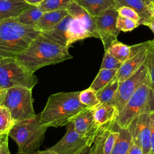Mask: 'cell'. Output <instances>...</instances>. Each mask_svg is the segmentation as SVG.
Wrapping results in <instances>:
<instances>
[{
	"instance_id": "obj_6",
	"label": "cell",
	"mask_w": 154,
	"mask_h": 154,
	"mask_svg": "<svg viewBox=\"0 0 154 154\" xmlns=\"http://www.w3.org/2000/svg\"><path fill=\"white\" fill-rule=\"evenodd\" d=\"M32 89L22 86L7 88L2 105L10 111L16 122L29 119L36 115L33 108Z\"/></svg>"
},
{
	"instance_id": "obj_12",
	"label": "cell",
	"mask_w": 154,
	"mask_h": 154,
	"mask_svg": "<svg viewBox=\"0 0 154 154\" xmlns=\"http://www.w3.org/2000/svg\"><path fill=\"white\" fill-rule=\"evenodd\" d=\"M154 48V40L146 41V45L126 60L117 70L114 78L119 82L131 76L144 63L149 53Z\"/></svg>"
},
{
	"instance_id": "obj_5",
	"label": "cell",
	"mask_w": 154,
	"mask_h": 154,
	"mask_svg": "<svg viewBox=\"0 0 154 154\" xmlns=\"http://www.w3.org/2000/svg\"><path fill=\"white\" fill-rule=\"evenodd\" d=\"M153 112L154 90L151 87L149 74L146 81L136 90L119 113L115 122L120 126L126 128L130 122L137 117L144 114H151Z\"/></svg>"
},
{
	"instance_id": "obj_41",
	"label": "cell",
	"mask_w": 154,
	"mask_h": 154,
	"mask_svg": "<svg viewBox=\"0 0 154 154\" xmlns=\"http://www.w3.org/2000/svg\"><path fill=\"white\" fill-rule=\"evenodd\" d=\"M24 1L29 5H33L38 6L40 4H41L45 0H24Z\"/></svg>"
},
{
	"instance_id": "obj_8",
	"label": "cell",
	"mask_w": 154,
	"mask_h": 154,
	"mask_svg": "<svg viewBox=\"0 0 154 154\" xmlns=\"http://www.w3.org/2000/svg\"><path fill=\"white\" fill-rule=\"evenodd\" d=\"M149 74L148 60L147 58L144 63L138 70L125 80L119 82L114 102V105L117 109L119 113L123 109L136 90L146 81Z\"/></svg>"
},
{
	"instance_id": "obj_25",
	"label": "cell",
	"mask_w": 154,
	"mask_h": 154,
	"mask_svg": "<svg viewBox=\"0 0 154 154\" xmlns=\"http://www.w3.org/2000/svg\"><path fill=\"white\" fill-rule=\"evenodd\" d=\"M117 70L116 69H100L95 79L91 83L90 88L96 92L100 90L108 84L115 76Z\"/></svg>"
},
{
	"instance_id": "obj_24",
	"label": "cell",
	"mask_w": 154,
	"mask_h": 154,
	"mask_svg": "<svg viewBox=\"0 0 154 154\" xmlns=\"http://www.w3.org/2000/svg\"><path fill=\"white\" fill-rule=\"evenodd\" d=\"M43 14V11L38 6L29 5L28 8L24 10L15 18L20 23L34 26Z\"/></svg>"
},
{
	"instance_id": "obj_32",
	"label": "cell",
	"mask_w": 154,
	"mask_h": 154,
	"mask_svg": "<svg viewBox=\"0 0 154 154\" xmlns=\"http://www.w3.org/2000/svg\"><path fill=\"white\" fill-rule=\"evenodd\" d=\"M123 63L119 61L111 54H110L108 51H105L104 56L100 69L118 70Z\"/></svg>"
},
{
	"instance_id": "obj_16",
	"label": "cell",
	"mask_w": 154,
	"mask_h": 154,
	"mask_svg": "<svg viewBox=\"0 0 154 154\" xmlns=\"http://www.w3.org/2000/svg\"><path fill=\"white\" fill-rule=\"evenodd\" d=\"M73 19V17L68 14L54 28L40 32V34L54 42L69 47L67 46V30Z\"/></svg>"
},
{
	"instance_id": "obj_3",
	"label": "cell",
	"mask_w": 154,
	"mask_h": 154,
	"mask_svg": "<svg viewBox=\"0 0 154 154\" xmlns=\"http://www.w3.org/2000/svg\"><path fill=\"white\" fill-rule=\"evenodd\" d=\"M80 91L60 92L51 94L40 112L43 123L49 127H61L86 107L79 100Z\"/></svg>"
},
{
	"instance_id": "obj_40",
	"label": "cell",
	"mask_w": 154,
	"mask_h": 154,
	"mask_svg": "<svg viewBox=\"0 0 154 154\" xmlns=\"http://www.w3.org/2000/svg\"><path fill=\"white\" fill-rule=\"evenodd\" d=\"M7 88H4L0 87V105H2L5 96L6 94Z\"/></svg>"
},
{
	"instance_id": "obj_28",
	"label": "cell",
	"mask_w": 154,
	"mask_h": 154,
	"mask_svg": "<svg viewBox=\"0 0 154 154\" xmlns=\"http://www.w3.org/2000/svg\"><path fill=\"white\" fill-rule=\"evenodd\" d=\"M14 124L9 109L0 105V135L8 134Z\"/></svg>"
},
{
	"instance_id": "obj_7",
	"label": "cell",
	"mask_w": 154,
	"mask_h": 154,
	"mask_svg": "<svg viewBox=\"0 0 154 154\" xmlns=\"http://www.w3.org/2000/svg\"><path fill=\"white\" fill-rule=\"evenodd\" d=\"M37 83L34 73L27 70L16 58H0V87L22 86L32 89Z\"/></svg>"
},
{
	"instance_id": "obj_43",
	"label": "cell",
	"mask_w": 154,
	"mask_h": 154,
	"mask_svg": "<svg viewBox=\"0 0 154 154\" xmlns=\"http://www.w3.org/2000/svg\"><path fill=\"white\" fill-rule=\"evenodd\" d=\"M145 1L149 3H154V0H145Z\"/></svg>"
},
{
	"instance_id": "obj_13",
	"label": "cell",
	"mask_w": 154,
	"mask_h": 154,
	"mask_svg": "<svg viewBox=\"0 0 154 154\" xmlns=\"http://www.w3.org/2000/svg\"><path fill=\"white\" fill-rule=\"evenodd\" d=\"M94 108H85L75 116L70 122L79 135L88 138L93 144L99 128L94 121Z\"/></svg>"
},
{
	"instance_id": "obj_4",
	"label": "cell",
	"mask_w": 154,
	"mask_h": 154,
	"mask_svg": "<svg viewBox=\"0 0 154 154\" xmlns=\"http://www.w3.org/2000/svg\"><path fill=\"white\" fill-rule=\"evenodd\" d=\"M47 129L39 113L29 119L16 122L8 136L17 144L19 152L32 154L38 151L42 144Z\"/></svg>"
},
{
	"instance_id": "obj_42",
	"label": "cell",
	"mask_w": 154,
	"mask_h": 154,
	"mask_svg": "<svg viewBox=\"0 0 154 154\" xmlns=\"http://www.w3.org/2000/svg\"><path fill=\"white\" fill-rule=\"evenodd\" d=\"M32 154H57V153L52 150L47 149L45 150H43V151L38 150Z\"/></svg>"
},
{
	"instance_id": "obj_17",
	"label": "cell",
	"mask_w": 154,
	"mask_h": 154,
	"mask_svg": "<svg viewBox=\"0 0 154 154\" xmlns=\"http://www.w3.org/2000/svg\"><path fill=\"white\" fill-rule=\"evenodd\" d=\"M29 6L24 0H0V21L16 17Z\"/></svg>"
},
{
	"instance_id": "obj_29",
	"label": "cell",
	"mask_w": 154,
	"mask_h": 154,
	"mask_svg": "<svg viewBox=\"0 0 154 154\" xmlns=\"http://www.w3.org/2000/svg\"><path fill=\"white\" fill-rule=\"evenodd\" d=\"M74 0H45L38 7L43 13L59 10H66Z\"/></svg>"
},
{
	"instance_id": "obj_21",
	"label": "cell",
	"mask_w": 154,
	"mask_h": 154,
	"mask_svg": "<svg viewBox=\"0 0 154 154\" xmlns=\"http://www.w3.org/2000/svg\"><path fill=\"white\" fill-rule=\"evenodd\" d=\"M88 37H93L91 34L84 27L78 20L73 18L70 22L67 30V46L70 47L76 42Z\"/></svg>"
},
{
	"instance_id": "obj_10",
	"label": "cell",
	"mask_w": 154,
	"mask_h": 154,
	"mask_svg": "<svg viewBox=\"0 0 154 154\" xmlns=\"http://www.w3.org/2000/svg\"><path fill=\"white\" fill-rule=\"evenodd\" d=\"M132 141L140 147L143 154L150 153V114H144L133 119L126 128Z\"/></svg>"
},
{
	"instance_id": "obj_23",
	"label": "cell",
	"mask_w": 154,
	"mask_h": 154,
	"mask_svg": "<svg viewBox=\"0 0 154 154\" xmlns=\"http://www.w3.org/2000/svg\"><path fill=\"white\" fill-rule=\"evenodd\" d=\"M119 85V81L117 79L113 78L105 87L97 91L96 95L100 103L114 105Z\"/></svg>"
},
{
	"instance_id": "obj_18",
	"label": "cell",
	"mask_w": 154,
	"mask_h": 154,
	"mask_svg": "<svg viewBox=\"0 0 154 154\" xmlns=\"http://www.w3.org/2000/svg\"><path fill=\"white\" fill-rule=\"evenodd\" d=\"M67 14V10H59L43 13L34 27L40 32L50 29L60 23Z\"/></svg>"
},
{
	"instance_id": "obj_34",
	"label": "cell",
	"mask_w": 154,
	"mask_h": 154,
	"mask_svg": "<svg viewBox=\"0 0 154 154\" xmlns=\"http://www.w3.org/2000/svg\"><path fill=\"white\" fill-rule=\"evenodd\" d=\"M147 60L150 84L152 88L154 90V48L149 53Z\"/></svg>"
},
{
	"instance_id": "obj_11",
	"label": "cell",
	"mask_w": 154,
	"mask_h": 154,
	"mask_svg": "<svg viewBox=\"0 0 154 154\" xmlns=\"http://www.w3.org/2000/svg\"><path fill=\"white\" fill-rule=\"evenodd\" d=\"M67 126V131L63 137L49 149L57 154H73L85 145L92 146L93 144L88 138L76 132L71 122Z\"/></svg>"
},
{
	"instance_id": "obj_19",
	"label": "cell",
	"mask_w": 154,
	"mask_h": 154,
	"mask_svg": "<svg viewBox=\"0 0 154 154\" xmlns=\"http://www.w3.org/2000/svg\"><path fill=\"white\" fill-rule=\"evenodd\" d=\"M93 17L99 16L105 10L118 8L114 0H74Z\"/></svg>"
},
{
	"instance_id": "obj_35",
	"label": "cell",
	"mask_w": 154,
	"mask_h": 154,
	"mask_svg": "<svg viewBox=\"0 0 154 154\" xmlns=\"http://www.w3.org/2000/svg\"><path fill=\"white\" fill-rule=\"evenodd\" d=\"M8 141V134L0 135V154H10Z\"/></svg>"
},
{
	"instance_id": "obj_37",
	"label": "cell",
	"mask_w": 154,
	"mask_h": 154,
	"mask_svg": "<svg viewBox=\"0 0 154 154\" xmlns=\"http://www.w3.org/2000/svg\"><path fill=\"white\" fill-rule=\"evenodd\" d=\"M126 154H143L142 149L132 141Z\"/></svg>"
},
{
	"instance_id": "obj_14",
	"label": "cell",
	"mask_w": 154,
	"mask_h": 154,
	"mask_svg": "<svg viewBox=\"0 0 154 154\" xmlns=\"http://www.w3.org/2000/svg\"><path fill=\"white\" fill-rule=\"evenodd\" d=\"M66 10L69 14L78 20L82 23L84 27L91 34L93 37L99 38L94 18L85 9L73 1Z\"/></svg>"
},
{
	"instance_id": "obj_39",
	"label": "cell",
	"mask_w": 154,
	"mask_h": 154,
	"mask_svg": "<svg viewBox=\"0 0 154 154\" xmlns=\"http://www.w3.org/2000/svg\"><path fill=\"white\" fill-rule=\"evenodd\" d=\"M144 25L148 26L154 33V11L152 16L147 22H145Z\"/></svg>"
},
{
	"instance_id": "obj_26",
	"label": "cell",
	"mask_w": 154,
	"mask_h": 154,
	"mask_svg": "<svg viewBox=\"0 0 154 154\" xmlns=\"http://www.w3.org/2000/svg\"><path fill=\"white\" fill-rule=\"evenodd\" d=\"M106 51L122 63L130 57L131 53V46L126 45L117 40L112 42Z\"/></svg>"
},
{
	"instance_id": "obj_15",
	"label": "cell",
	"mask_w": 154,
	"mask_h": 154,
	"mask_svg": "<svg viewBox=\"0 0 154 154\" xmlns=\"http://www.w3.org/2000/svg\"><path fill=\"white\" fill-rule=\"evenodd\" d=\"M119 8L126 6L134 9L140 16V25H144L153 15L154 3H149L145 0H114Z\"/></svg>"
},
{
	"instance_id": "obj_2",
	"label": "cell",
	"mask_w": 154,
	"mask_h": 154,
	"mask_svg": "<svg viewBox=\"0 0 154 154\" xmlns=\"http://www.w3.org/2000/svg\"><path fill=\"white\" fill-rule=\"evenodd\" d=\"M40 34L34 26L19 23L15 17L0 21V58H16Z\"/></svg>"
},
{
	"instance_id": "obj_30",
	"label": "cell",
	"mask_w": 154,
	"mask_h": 154,
	"mask_svg": "<svg viewBox=\"0 0 154 154\" xmlns=\"http://www.w3.org/2000/svg\"><path fill=\"white\" fill-rule=\"evenodd\" d=\"M79 98L80 102L87 108H94L100 103L96 92L90 87L80 91Z\"/></svg>"
},
{
	"instance_id": "obj_1",
	"label": "cell",
	"mask_w": 154,
	"mask_h": 154,
	"mask_svg": "<svg viewBox=\"0 0 154 154\" xmlns=\"http://www.w3.org/2000/svg\"><path fill=\"white\" fill-rule=\"evenodd\" d=\"M69 49V47L61 45L40 34L16 58L27 70L34 73L43 67L72 58Z\"/></svg>"
},
{
	"instance_id": "obj_38",
	"label": "cell",
	"mask_w": 154,
	"mask_h": 154,
	"mask_svg": "<svg viewBox=\"0 0 154 154\" xmlns=\"http://www.w3.org/2000/svg\"><path fill=\"white\" fill-rule=\"evenodd\" d=\"M91 146L85 145L73 154H91Z\"/></svg>"
},
{
	"instance_id": "obj_33",
	"label": "cell",
	"mask_w": 154,
	"mask_h": 154,
	"mask_svg": "<svg viewBox=\"0 0 154 154\" xmlns=\"http://www.w3.org/2000/svg\"><path fill=\"white\" fill-rule=\"evenodd\" d=\"M118 12H119V16L135 20L137 22H138L140 25V23L141 21V18H140V16L138 15V14L134 9H132L130 7H128L123 6V7L119 8Z\"/></svg>"
},
{
	"instance_id": "obj_22",
	"label": "cell",
	"mask_w": 154,
	"mask_h": 154,
	"mask_svg": "<svg viewBox=\"0 0 154 154\" xmlns=\"http://www.w3.org/2000/svg\"><path fill=\"white\" fill-rule=\"evenodd\" d=\"M115 124L119 134L110 154H126L132 141L131 135L127 128L120 126L116 122Z\"/></svg>"
},
{
	"instance_id": "obj_31",
	"label": "cell",
	"mask_w": 154,
	"mask_h": 154,
	"mask_svg": "<svg viewBox=\"0 0 154 154\" xmlns=\"http://www.w3.org/2000/svg\"><path fill=\"white\" fill-rule=\"evenodd\" d=\"M138 26H140L138 22L135 20L122 17L119 15L117 17L116 26L120 31L123 32L131 31L137 28Z\"/></svg>"
},
{
	"instance_id": "obj_27",
	"label": "cell",
	"mask_w": 154,
	"mask_h": 154,
	"mask_svg": "<svg viewBox=\"0 0 154 154\" xmlns=\"http://www.w3.org/2000/svg\"><path fill=\"white\" fill-rule=\"evenodd\" d=\"M111 122H108L101 126L96 135L94 141L91 146V154H104L103 146L105 138L109 131V127Z\"/></svg>"
},
{
	"instance_id": "obj_36",
	"label": "cell",
	"mask_w": 154,
	"mask_h": 154,
	"mask_svg": "<svg viewBox=\"0 0 154 154\" xmlns=\"http://www.w3.org/2000/svg\"><path fill=\"white\" fill-rule=\"evenodd\" d=\"M154 154V112L150 114V153Z\"/></svg>"
},
{
	"instance_id": "obj_9",
	"label": "cell",
	"mask_w": 154,
	"mask_h": 154,
	"mask_svg": "<svg viewBox=\"0 0 154 154\" xmlns=\"http://www.w3.org/2000/svg\"><path fill=\"white\" fill-rule=\"evenodd\" d=\"M118 8H109L99 16L94 17L96 29L102 41L105 51H106L112 42L117 40L120 31L116 26L119 16Z\"/></svg>"
},
{
	"instance_id": "obj_44",
	"label": "cell",
	"mask_w": 154,
	"mask_h": 154,
	"mask_svg": "<svg viewBox=\"0 0 154 154\" xmlns=\"http://www.w3.org/2000/svg\"><path fill=\"white\" fill-rule=\"evenodd\" d=\"M16 154H24V153H22V152H20L17 151V152Z\"/></svg>"
},
{
	"instance_id": "obj_20",
	"label": "cell",
	"mask_w": 154,
	"mask_h": 154,
	"mask_svg": "<svg viewBox=\"0 0 154 154\" xmlns=\"http://www.w3.org/2000/svg\"><path fill=\"white\" fill-rule=\"evenodd\" d=\"M118 114V110L113 105L100 103L94 109V121L99 127L115 121Z\"/></svg>"
}]
</instances>
